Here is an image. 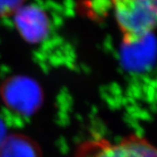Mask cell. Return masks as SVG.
<instances>
[{
    "label": "cell",
    "instance_id": "cell-1",
    "mask_svg": "<svg viewBox=\"0 0 157 157\" xmlns=\"http://www.w3.org/2000/svg\"><path fill=\"white\" fill-rule=\"evenodd\" d=\"M123 41L136 45L150 35L156 24V0H110Z\"/></svg>",
    "mask_w": 157,
    "mask_h": 157
},
{
    "label": "cell",
    "instance_id": "cell-2",
    "mask_svg": "<svg viewBox=\"0 0 157 157\" xmlns=\"http://www.w3.org/2000/svg\"><path fill=\"white\" fill-rule=\"evenodd\" d=\"M0 94L11 112L22 116H32L41 107L44 94L34 79L25 76L7 78L2 84Z\"/></svg>",
    "mask_w": 157,
    "mask_h": 157
},
{
    "label": "cell",
    "instance_id": "cell-3",
    "mask_svg": "<svg viewBox=\"0 0 157 157\" xmlns=\"http://www.w3.org/2000/svg\"><path fill=\"white\" fill-rule=\"evenodd\" d=\"M79 157H156V150L143 138L130 136L116 142L92 141L82 148Z\"/></svg>",
    "mask_w": 157,
    "mask_h": 157
},
{
    "label": "cell",
    "instance_id": "cell-4",
    "mask_svg": "<svg viewBox=\"0 0 157 157\" xmlns=\"http://www.w3.org/2000/svg\"><path fill=\"white\" fill-rule=\"evenodd\" d=\"M17 32L29 43H39L49 31V21L45 11L34 6H22L14 13Z\"/></svg>",
    "mask_w": 157,
    "mask_h": 157
},
{
    "label": "cell",
    "instance_id": "cell-5",
    "mask_svg": "<svg viewBox=\"0 0 157 157\" xmlns=\"http://www.w3.org/2000/svg\"><path fill=\"white\" fill-rule=\"evenodd\" d=\"M0 157H41L38 145L21 134L6 136L0 146Z\"/></svg>",
    "mask_w": 157,
    "mask_h": 157
},
{
    "label": "cell",
    "instance_id": "cell-6",
    "mask_svg": "<svg viewBox=\"0 0 157 157\" xmlns=\"http://www.w3.org/2000/svg\"><path fill=\"white\" fill-rule=\"evenodd\" d=\"M25 0H0V17H9L23 6Z\"/></svg>",
    "mask_w": 157,
    "mask_h": 157
},
{
    "label": "cell",
    "instance_id": "cell-7",
    "mask_svg": "<svg viewBox=\"0 0 157 157\" xmlns=\"http://www.w3.org/2000/svg\"><path fill=\"white\" fill-rule=\"evenodd\" d=\"M7 133H6V125L4 123L3 120L0 118V146L3 143V141L5 140V139L7 136Z\"/></svg>",
    "mask_w": 157,
    "mask_h": 157
}]
</instances>
